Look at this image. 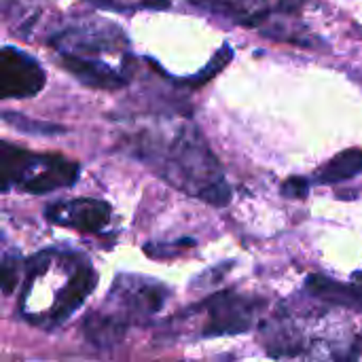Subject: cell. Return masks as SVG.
<instances>
[{
  "instance_id": "obj_16",
  "label": "cell",
  "mask_w": 362,
  "mask_h": 362,
  "mask_svg": "<svg viewBox=\"0 0 362 362\" xmlns=\"http://www.w3.org/2000/svg\"><path fill=\"white\" fill-rule=\"evenodd\" d=\"M17 255H4L2 259V272H0V278H2V291L4 295H11L13 293V286L17 282Z\"/></svg>"
},
{
  "instance_id": "obj_11",
  "label": "cell",
  "mask_w": 362,
  "mask_h": 362,
  "mask_svg": "<svg viewBox=\"0 0 362 362\" xmlns=\"http://www.w3.org/2000/svg\"><path fill=\"white\" fill-rule=\"evenodd\" d=\"M125 333L127 331L119 327L110 316H106L100 308L87 314L83 320V335L95 348H112L123 341Z\"/></svg>"
},
{
  "instance_id": "obj_1",
  "label": "cell",
  "mask_w": 362,
  "mask_h": 362,
  "mask_svg": "<svg viewBox=\"0 0 362 362\" xmlns=\"http://www.w3.org/2000/svg\"><path fill=\"white\" fill-rule=\"evenodd\" d=\"M129 146L138 161L174 189L216 208L231 202L223 168L193 123L180 121L146 127L132 138Z\"/></svg>"
},
{
  "instance_id": "obj_17",
  "label": "cell",
  "mask_w": 362,
  "mask_h": 362,
  "mask_svg": "<svg viewBox=\"0 0 362 362\" xmlns=\"http://www.w3.org/2000/svg\"><path fill=\"white\" fill-rule=\"evenodd\" d=\"M310 191V182L301 176H293L282 185V193L286 197H305Z\"/></svg>"
},
{
  "instance_id": "obj_8",
  "label": "cell",
  "mask_w": 362,
  "mask_h": 362,
  "mask_svg": "<svg viewBox=\"0 0 362 362\" xmlns=\"http://www.w3.org/2000/svg\"><path fill=\"white\" fill-rule=\"evenodd\" d=\"M110 206L100 199H70L47 208V221L83 233H100L110 223Z\"/></svg>"
},
{
  "instance_id": "obj_14",
  "label": "cell",
  "mask_w": 362,
  "mask_h": 362,
  "mask_svg": "<svg viewBox=\"0 0 362 362\" xmlns=\"http://www.w3.org/2000/svg\"><path fill=\"white\" fill-rule=\"evenodd\" d=\"M4 121L13 123L15 129L25 132V134H36V136H51V134H62L64 127H55L51 123H38V121H28L19 115H4Z\"/></svg>"
},
{
  "instance_id": "obj_5",
  "label": "cell",
  "mask_w": 362,
  "mask_h": 362,
  "mask_svg": "<svg viewBox=\"0 0 362 362\" xmlns=\"http://www.w3.org/2000/svg\"><path fill=\"white\" fill-rule=\"evenodd\" d=\"M168 297V286L153 278L117 276L100 310L119 327L129 331V327L134 325H148L163 310Z\"/></svg>"
},
{
  "instance_id": "obj_12",
  "label": "cell",
  "mask_w": 362,
  "mask_h": 362,
  "mask_svg": "<svg viewBox=\"0 0 362 362\" xmlns=\"http://www.w3.org/2000/svg\"><path fill=\"white\" fill-rule=\"evenodd\" d=\"M362 172V151L361 148H348L339 155H335L318 174L316 182L320 185H335L341 180H348Z\"/></svg>"
},
{
  "instance_id": "obj_9",
  "label": "cell",
  "mask_w": 362,
  "mask_h": 362,
  "mask_svg": "<svg viewBox=\"0 0 362 362\" xmlns=\"http://www.w3.org/2000/svg\"><path fill=\"white\" fill-rule=\"evenodd\" d=\"M195 6L242 25H263L269 17V0H189Z\"/></svg>"
},
{
  "instance_id": "obj_7",
  "label": "cell",
  "mask_w": 362,
  "mask_h": 362,
  "mask_svg": "<svg viewBox=\"0 0 362 362\" xmlns=\"http://www.w3.org/2000/svg\"><path fill=\"white\" fill-rule=\"evenodd\" d=\"M45 70L25 51L6 45L0 55V91L4 100L32 98L45 87Z\"/></svg>"
},
{
  "instance_id": "obj_18",
  "label": "cell",
  "mask_w": 362,
  "mask_h": 362,
  "mask_svg": "<svg viewBox=\"0 0 362 362\" xmlns=\"http://www.w3.org/2000/svg\"><path fill=\"white\" fill-rule=\"evenodd\" d=\"M354 278H356V280H362V274H356Z\"/></svg>"
},
{
  "instance_id": "obj_15",
  "label": "cell",
  "mask_w": 362,
  "mask_h": 362,
  "mask_svg": "<svg viewBox=\"0 0 362 362\" xmlns=\"http://www.w3.org/2000/svg\"><path fill=\"white\" fill-rule=\"evenodd\" d=\"M231 55H233V53H231V49H229V47L225 45V47H223V49H221V51H218V53H216V55H214V57L210 59L208 68H206V70H202V72H199V74H197L195 78H191L189 83H193V85H202V83L210 81V78H212V76H214V74H216L218 70H223V68H225V66L229 64Z\"/></svg>"
},
{
  "instance_id": "obj_13",
  "label": "cell",
  "mask_w": 362,
  "mask_h": 362,
  "mask_svg": "<svg viewBox=\"0 0 362 362\" xmlns=\"http://www.w3.org/2000/svg\"><path fill=\"white\" fill-rule=\"evenodd\" d=\"M95 6L102 8H110V11H121V13H129V11H165L170 8V0H87Z\"/></svg>"
},
{
  "instance_id": "obj_10",
  "label": "cell",
  "mask_w": 362,
  "mask_h": 362,
  "mask_svg": "<svg viewBox=\"0 0 362 362\" xmlns=\"http://www.w3.org/2000/svg\"><path fill=\"white\" fill-rule=\"evenodd\" d=\"M308 291L327 303L362 310V284H341L327 276H312L308 280Z\"/></svg>"
},
{
  "instance_id": "obj_4",
  "label": "cell",
  "mask_w": 362,
  "mask_h": 362,
  "mask_svg": "<svg viewBox=\"0 0 362 362\" xmlns=\"http://www.w3.org/2000/svg\"><path fill=\"white\" fill-rule=\"evenodd\" d=\"M2 191L19 187L25 193L42 195L76 182L81 165L62 155H34L8 142L0 144Z\"/></svg>"
},
{
  "instance_id": "obj_6",
  "label": "cell",
  "mask_w": 362,
  "mask_h": 362,
  "mask_svg": "<svg viewBox=\"0 0 362 362\" xmlns=\"http://www.w3.org/2000/svg\"><path fill=\"white\" fill-rule=\"evenodd\" d=\"M204 314L202 331L204 337H218V335H235L246 333L255 327L259 312L265 308V301L252 295L240 293H218L204 303L197 305Z\"/></svg>"
},
{
  "instance_id": "obj_2",
  "label": "cell",
  "mask_w": 362,
  "mask_h": 362,
  "mask_svg": "<svg viewBox=\"0 0 362 362\" xmlns=\"http://www.w3.org/2000/svg\"><path fill=\"white\" fill-rule=\"evenodd\" d=\"M62 64L83 85L93 89H121L127 85V42L108 21L74 23L51 36Z\"/></svg>"
},
{
  "instance_id": "obj_3",
  "label": "cell",
  "mask_w": 362,
  "mask_h": 362,
  "mask_svg": "<svg viewBox=\"0 0 362 362\" xmlns=\"http://www.w3.org/2000/svg\"><path fill=\"white\" fill-rule=\"evenodd\" d=\"M47 259H49V269L53 276L51 284H47V280L25 276L28 280L23 286V295L38 293V291L51 293L47 305L42 308L34 325L53 329L66 322L85 303V299L93 293L98 284V274L91 267L87 257H81L74 252L47 250Z\"/></svg>"
}]
</instances>
